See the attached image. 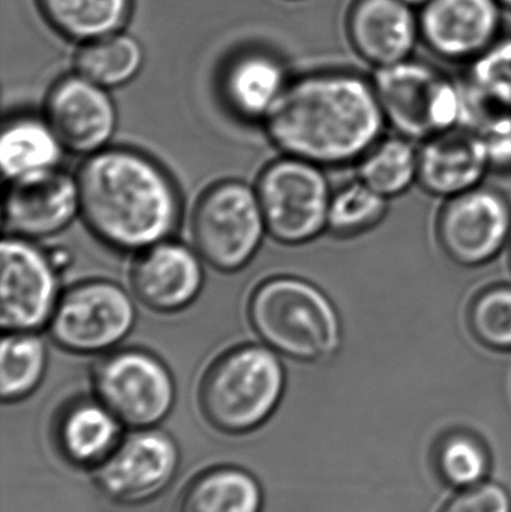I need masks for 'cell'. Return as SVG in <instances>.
<instances>
[{
  "label": "cell",
  "mask_w": 511,
  "mask_h": 512,
  "mask_svg": "<svg viewBox=\"0 0 511 512\" xmlns=\"http://www.w3.org/2000/svg\"><path fill=\"white\" fill-rule=\"evenodd\" d=\"M45 120L65 150L90 156L107 149L116 132L117 110L108 89L74 72L51 87Z\"/></svg>",
  "instance_id": "obj_13"
},
{
  "label": "cell",
  "mask_w": 511,
  "mask_h": 512,
  "mask_svg": "<svg viewBox=\"0 0 511 512\" xmlns=\"http://www.w3.org/2000/svg\"><path fill=\"white\" fill-rule=\"evenodd\" d=\"M36 5L57 35L84 44L122 32L134 0H36Z\"/></svg>",
  "instance_id": "obj_22"
},
{
  "label": "cell",
  "mask_w": 511,
  "mask_h": 512,
  "mask_svg": "<svg viewBox=\"0 0 511 512\" xmlns=\"http://www.w3.org/2000/svg\"><path fill=\"white\" fill-rule=\"evenodd\" d=\"M2 259L3 331H38L50 324L60 300L57 264L32 240L6 237Z\"/></svg>",
  "instance_id": "obj_10"
},
{
  "label": "cell",
  "mask_w": 511,
  "mask_h": 512,
  "mask_svg": "<svg viewBox=\"0 0 511 512\" xmlns=\"http://www.w3.org/2000/svg\"><path fill=\"white\" fill-rule=\"evenodd\" d=\"M191 234L195 251L216 270L248 265L267 234L255 189L239 180L210 186L195 206Z\"/></svg>",
  "instance_id": "obj_6"
},
{
  "label": "cell",
  "mask_w": 511,
  "mask_h": 512,
  "mask_svg": "<svg viewBox=\"0 0 511 512\" xmlns=\"http://www.w3.org/2000/svg\"><path fill=\"white\" fill-rule=\"evenodd\" d=\"M143 65V47L125 32L84 42L74 54L75 72L108 90L134 80Z\"/></svg>",
  "instance_id": "obj_24"
},
{
  "label": "cell",
  "mask_w": 511,
  "mask_h": 512,
  "mask_svg": "<svg viewBox=\"0 0 511 512\" xmlns=\"http://www.w3.org/2000/svg\"><path fill=\"white\" fill-rule=\"evenodd\" d=\"M203 285V258L195 249L171 239L138 252L132 265V292L155 312L186 309L200 295Z\"/></svg>",
  "instance_id": "obj_15"
},
{
  "label": "cell",
  "mask_w": 511,
  "mask_h": 512,
  "mask_svg": "<svg viewBox=\"0 0 511 512\" xmlns=\"http://www.w3.org/2000/svg\"><path fill=\"white\" fill-rule=\"evenodd\" d=\"M48 354L35 331H8L0 346V394L5 402L29 396L44 378Z\"/></svg>",
  "instance_id": "obj_26"
},
{
  "label": "cell",
  "mask_w": 511,
  "mask_h": 512,
  "mask_svg": "<svg viewBox=\"0 0 511 512\" xmlns=\"http://www.w3.org/2000/svg\"><path fill=\"white\" fill-rule=\"evenodd\" d=\"M511 236V207L503 194L477 188L449 198L438 237L446 254L464 267H480L495 258Z\"/></svg>",
  "instance_id": "obj_11"
},
{
  "label": "cell",
  "mask_w": 511,
  "mask_h": 512,
  "mask_svg": "<svg viewBox=\"0 0 511 512\" xmlns=\"http://www.w3.org/2000/svg\"><path fill=\"white\" fill-rule=\"evenodd\" d=\"M470 327L479 342L494 351H511V285H495L471 304Z\"/></svg>",
  "instance_id": "obj_29"
},
{
  "label": "cell",
  "mask_w": 511,
  "mask_h": 512,
  "mask_svg": "<svg viewBox=\"0 0 511 512\" xmlns=\"http://www.w3.org/2000/svg\"><path fill=\"white\" fill-rule=\"evenodd\" d=\"M77 215H80L77 177L59 168L11 182L3 210L8 233L27 240L56 236Z\"/></svg>",
  "instance_id": "obj_14"
},
{
  "label": "cell",
  "mask_w": 511,
  "mask_h": 512,
  "mask_svg": "<svg viewBox=\"0 0 511 512\" xmlns=\"http://www.w3.org/2000/svg\"><path fill=\"white\" fill-rule=\"evenodd\" d=\"M281 62L263 51L237 54L225 66L221 95L240 119L264 120L287 87Z\"/></svg>",
  "instance_id": "obj_19"
},
{
  "label": "cell",
  "mask_w": 511,
  "mask_h": 512,
  "mask_svg": "<svg viewBox=\"0 0 511 512\" xmlns=\"http://www.w3.org/2000/svg\"><path fill=\"white\" fill-rule=\"evenodd\" d=\"M405 3H408V5L416 6V5H425V3H428L429 0H404Z\"/></svg>",
  "instance_id": "obj_32"
},
{
  "label": "cell",
  "mask_w": 511,
  "mask_h": 512,
  "mask_svg": "<svg viewBox=\"0 0 511 512\" xmlns=\"http://www.w3.org/2000/svg\"><path fill=\"white\" fill-rule=\"evenodd\" d=\"M468 84L483 98L511 110V38L494 42L476 57Z\"/></svg>",
  "instance_id": "obj_30"
},
{
  "label": "cell",
  "mask_w": 511,
  "mask_h": 512,
  "mask_svg": "<svg viewBox=\"0 0 511 512\" xmlns=\"http://www.w3.org/2000/svg\"><path fill=\"white\" fill-rule=\"evenodd\" d=\"M120 421L96 400H77L60 414L57 445L63 457L81 468L102 465L120 436Z\"/></svg>",
  "instance_id": "obj_20"
},
{
  "label": "cell",
  "mask_w": 511,
  "mask_h": 512,
  "mask_svg": "<svg viewBox=\"0 0 511 512\" xmlns=\"http://www.w3.org/2000/svg\"><path fill=\"white\" fill-rule=\"evenodd\" d=\"M440 512H511V498L500 484L483 481L461 490Z\"/></svg>",
  "instance_id": "obj_31"
},
{
  "label": "cell",
  "mask_w": 511,
  "mask_h": 512,
  "mask_svg": "<svg viewBox=\"0 0 511 512\" xmlns=\"http://www.w3.org/2000/svg\"><path fill=\"white\" fill-rule=\"evenodd\" d=\"M249 321L264 345L300 363H323L342 346V322L329 295L309 280L276 276L257 286Z\"/></svg>",
  "instance_id": "obj_3"
},
{
  "label": "cell",
  "mask_w": 511,
  "mask_h": 512,
  "mask_svg": "<svg viewBox=\"0 0 511 512\" xmlns=\"http://www.w3.org/2000/svg\"><path fill=\"white\" fill-rule=\"evenodd\" d=\"M284 388L285 370L278 352L266 345H242L209 367L198 402L210 426L240 435L257 429L273 414Z\"/></svg>",
  "instance_id": "obj_4"
},
{
  "label": "cell",
  "mask_w": 511,
  "mask_h": 512,
  "mask_svg": "<svg viewBox=\"0 0 511 512\" xmlns=\"http://www.w3.org/2000/svg\"><path fill=\"white\" fill-rule=\"evenodd\" d=\"M255 192L276 242L303 245L327 230L332 192L318 165L285 156L261 171Z\"/></svg>",
  "instance_id": "obj_7"
},
{
  "label": "cell",
  "mask_w": 511,
  "mask_h": 512,
  "mask_svg": "<svg viewBox=\"0 0 511 512\" xmlns=\"http://www.w3.org/2000/svg\"><path fill=\"white\" fill-rule=\"evenodd\" d=\"M387 212V198L354 180L332 194L327 230L338 236H356L371 230Z\"/></svg>",
  "instance_id": "obj_27"
},
{
  "label": "cell",
  "mask_w": 511,
  "mask_h": 512,
  "mask_svg": "<svg viewBox=\"0 0 511 512\" xmlns=\"http://www.w3.org/2000/svg\"><path fill=\"white\" fill-rule=\"evenodd\" d=\"M498 3H500V5L506 6V8L511 9V0H498Z\"/></svg>",
  "instance_id": "obj_33"
},
{
  "label": "cell",
  "mask_w": 511,
  "mask_h": 512,
  "mask_svg": "<svg viewBox=\"0 0 511 512\" xmlns=\"http://www.w3.org/2000/svg\"><path fill=\"white\" fill-rule=\"evenodd\" d=\"M498 0H429L420 14V36L438 56L477 57L494 44L500 29Z\"/></svg>",
  "instance_id": "obj_16"
},
{
  "label": "cell",
  "mask_w": 511,
  "mask_h": 512,
  "mask_svg": "<svg viewBox=\"0 0 511 512\" xmlns=\"http://www.w3.org/2000/svg\"><path fill=\"white\" fill-rule=\"evenodd\" d=\"M260 486L248 472L231 466L209 469L189 481L179 512H260Z\"/></svg>",
  "instance_id": "obj_23"
},
{
  "label": "cell",
  "mask_w": 511,
  "mask_h": 512,
  "mask_svg": "<svg viewBox=\"0 0 511 512\" xmlns=\"http://www.w3.org/2000/svg\"><path fill=\"white\" fill-rule=\"evenodd\" d=\"M75 177L87 228L116 251L138 254L170 239L179 225L182 203L173 179L137 150L93 153Z\"/></svg>",
  "instance_id": "obj_2"
},
{
  "label": "cell",
  "mask_w": 511,
  "mask_h": 512,
  "mask_svg": "<svg viewBox=\"0 0 511 512\" xmlns=\"http://www.w3.org/2000/svg\"><path fill=\"white\" fill-rule=\"evenodd\" d=\"M386 123L374 83L345 71L290 81L264 119L267 137L285 156L318 167L360 161Z\"/></svg>",
  "instance_id": "obj_1"
},
{
  "label": "cell",
  "mask_w": 511,
  "mask_h": 512,
  "mask_svg": "<svg viewBox=\"0 0 511 512\" xmlns=\"http://www.w3.org/2000/svg\"><path fill=\"white\" fill-rule=\"evenodd\" d=\"M177 466L179 450L173 439L158 430H144L129 436L98 466L96 483L117 504H143L171 483Z\"/></svg>",
  "instance_id": "obj_12"
},
{
  "label": "cell",
  "mask_w": 511,
  "mask_h": 512,
  "mask_svg": "<svg viewBox=\"0 0 511 512\" xmlns=\"http://www.w3.org/2000/svg\"><path fill=\"white\" fill-rule=\"evenodd\" d=\"M131 295L110 280H87L60 295L48 330L60 348L74 354H101L116 348L135 325Z\"/></svg>",
  "instance_id": "obj_8"
},
{
  "label": "cell",
  "mask_w": 511,
  "mask_h": 512,
  "mask_svg": "<svg viewBox=\"0 0 511 512\" xmlns=\"http://www.w3.org/2000/svg\"><path fill=\"white\" fill-rule=\"evenodd\" d=\"M348 39L375 68L410 59L420 24L404 0H356L348 12Z\"/></svg>",
  "instance_id": "obj_17"
},
{
  "label": "cell",
  "mask_w": 511,
  "mask_h": 512,
  "mask_svg": "<svg viewBox=\"0 0 511 512\" xmlns=\"http://www.w3.org/2000/svg\"><path fill=\"white\" fill-rule=\"evenodd\" d=\"M65 147L47 120L23 116L6 123L0 137V167L9 182L59 167Z\"/></svg>",
  "instance_id": "obj_21"
},
{
  "label": "cell",
  "mask_w": 511,
  "mask_h": 512,
  "mask_svg": "<svg viewBox=\"0 0 511 512\" xmlns=\"http://www.w3.org/2000/svg\"><path fill=\"white\" fill-rule=\"evenodd\" d=\"M488 450L471 435L455 433L441 442L437 451V468L449 486L464 490L485 481L488 475Z\"/></svg>",
  "instance_id": "obj_28"
},
{
  "label": "cell",
  "mask_w": 511,
  "mask_h": 512,
  "mask_svg": "<svg viewBox=\"0 0 511 512\" xmlns=\"http://www.w3.org/2000/svg\"><path fill=\"white\" fill-rule=\"evenodd\" d=\"M510 265H511V249H510Z\"/></svg>",
  "instance_id": "obj_34"
},
{
  "label": "cell",
  "mask_w": 511,
  "mask_h": 512,
  "mask_svg": "<svg viewBox=\"0 0 511 512\" xmlns=\"http://www.w3.org/2000/svg\"><path fill=\"white\" fill-rule=\"evenodd\" d=\"M96 399L120 421L150 427L167 417L176 388L164 363L143 349L111 352L93 373Z\"/></svg>",
  "instance_id": "obj_9"
},
{
  "label": "cell",
  "mask_w": 511,
  "mask_h": 512,
  "mask_svg": "<svg viewBox=\"0 0 511 512\" xmlns=\"http://www.w3.org/2000/svg\"><path fill=\"white\" fill-rule=\"evenodd\" d=\"M372 83L386 122L402 137L426 141L459 128L464 87L432 66L407 59L377 68Z\"/></svg>",
  "instance_id": "obj_5"
},
{
  "label": "cell",
  "mask_w": 511,
  "mask_h": 512,
  "mask_svg": "<svg viewBox=\"0 0 511 512\" xmlns=\"http://www.w3.org/2000/svg\"><path fill=\"white\" fill-rule=\"evenodd\" d=\"M419 177V152L408 138H381L359 161V179L378 194L398 197Z\"/></svg>",
  "instance_id": "obj_25"
},
{
  "label": "cell",
  "mask_w": 511,
  "mask_h": 512,
  "mask_svg": "<svg viewBox=\"0 0 511 512\" xmlns=\"http://www.w3.org/2000/svg\"><path fill=\"white\" fill-rule=\"evenodd\" d=\"M489 168L479 138L456 128L425 141L419 150L417 180L429 194L453 198L480 186Z\"/></svg>",
  "instance_id": "obj_18"
}]
</instances>
